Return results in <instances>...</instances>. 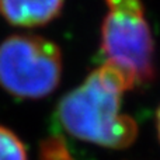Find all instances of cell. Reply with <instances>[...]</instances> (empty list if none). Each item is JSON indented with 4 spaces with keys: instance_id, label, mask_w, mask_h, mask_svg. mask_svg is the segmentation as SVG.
I'll use <instances>...</instances> for the list:
<instances>
[{
    "instance_id": "obj_2",
    "label": "cell",
    "mask_w": 160,
    "mask_h": 160,
    "mask_svg": "<svg viewBox=\"0 0 160 160\" xmlns=\"http://www.w3.org/2000/svg\"><path fill=\"white\" fill-rule=\"evenodd\" d=\"M108 13L101 27L104 62L117 68L133 88L156 79L155 41L142 0H105Z\"/></svg>"
},
{
    "instance_id": "obj_4",
    "label": "cell",
    "mask_w": 160,
    "mask_h": 160,
    "mask_svg": "<svg viewBox=\"0 0 160 160\" xmlns=\"http://www.w3.org/2000/svg\"><path fill=\"white\" fill-rule=\"evenodd\" d=\"M65 0H0V14L16 27H41L61 14Z\"/></svg>"
},
{
    "instance_id": "obj_3",
    "label": "cell",
    "mask_w": 160,
    "mask_h": 160,
    "mask_svg": "<svg viewBox=\"0 0 160 160\" xmlns=\"http://www.w3.org/2000/svg\"><path fill=\"white\" fill-rule=\"evenodd\" d=\"M62 52L55 42L32 34L10 35L0 44V86L24 100H39L58 88Z\"/></svg>"
},
{
    "instance_id": "obj_7",
    "label": "cell",
    "mask_w": 160,
    "mask_h": 160,
    "mask_svg": "<svg viewBox=\"0 0 160 160\" xmlns=\"http://www.w3.org/2000/svg\"><path fill=\"white\" fill-rule=\"evenodd\" d=\"M156 129H158V136L160 141V107L156 111Z\"/></svg>"
},
{
    "instance_id": "obj_6",
    "label": "cell",
    "mask_w": 160,
    "mask_h": 160,
    "mask_svg": "<svg viewBox=\"0 0 160 160\" xmlns=\"http://www.w3.org/2000/svg\"><path fill=\"white\" fill-rule=\"evenodd\" d=\"M41 160H73L61 139H47L41 146Z\"/></svg>"
},
{
    "instance_id": "obj_5",
    "label": "cell",
    "mask_w": 160,
    "mask_h": 160,
    "mask_svg": "<svg viewBox=\"0 0 160 160\" xmlns=\"http://www.w3.org/2000/svg\"><path fill=\"white\" fill-rule=\"evenodd\" d=\"M0 160H28L21 139L11 129L0 125Z\"/></svg>"
},
{
    "instance_id": "obj_1",
    "label": "cell",
    "mask_w": 160,
    "mask_h": 160,
    "mask_svg": "<svg viewBox=\"0 0 160 160\" xmlns=\"http://www.w3.org/2000/svg\"><path fill=\"white\" fill-rule=\"evenodd\" d=\"M131 82L110 63H102L66 93L56 107L62 129L82 142L107 149H127L138 138V122L122 111Z\"/></svg>"
}]
</instances>
